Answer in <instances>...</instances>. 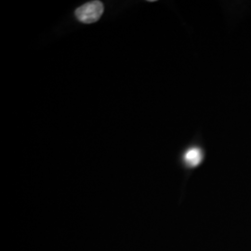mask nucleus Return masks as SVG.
I'll list each match as a JSON object with an SVG mask.
<instances>
[{"label": "nucleus", "instance_id": "obj_1", "mask_svg": "<svg viewBox=\"0 0 251 251\" xmlns=\"http://www.w3.org/2000/svg\"><path fill=\"white\" fill-rule=\"evenodd\" d=\"M104 10L103 4L100 1H92L84 4L75 10L77 20L84 24H93L97 22Z\"/></svg>", "mask_w": 251, "mask_h": 251}, {"label": "nucleus", "instance_id": "obj_2", "mask_svg": "<svg viewBox=\"0 0 251 251\" xmlns=\"http://www.w3.org/2000/svg\"><path fill=\"white\" fill-rule=\"evenodd\" d=\"M183 159L189 167H191V168L198 167L203 159V152L198 147H192L189 149L187 152H185Z\"/></svg>", "mask_w": 251, "mask_h": 251}]
</instances>
